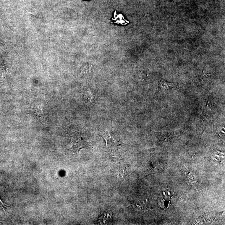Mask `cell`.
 I'll return each instance as SVG.
<instances>
[{
	"label": "cell",
	"mask_w": 225,
	"mask_h": 225,
	"mask_svg": "<svg viewBox=\"0 0 225 225\" xmlns=\"http://www.w3.org/2000/svg\"><path fill=\"white\" fill-rule=\"evenodd\" d=\"M71 149L74 153H78L80 149L85 148L83 139L80 137L71 138Z\"/></svg>",
	"instance_id": "cell-1"
},
{
	"label": "cell",
	"mask_w": 225,
	"mask_h": 225,
	"mask_svg": "<svg viewBox=\"0 0 225 225\" xmlns=\"http://www.w3.org/2000/svg\"><path fill=\"white\" fill-rule=\"evenodd\" d=\"M113 220V214L111 211H106L103 213L98 219V222L100 224H109L111 223Z\"/></svg>",
	"instance_id": "cell-2"
},
{
	"label": "cell",
	"mask_w": 225,
	"mask_h": 225,
	"mask_svg": "<svg viewBox=\"0 0 225 225\" xmlns=\"http://www.w3.org/2000/svg\"><path fill=\"white\" fill-rule=\"evenodd\" d=\"M31 110L35 116L39 120L43 119V114L41 108L38 106L33 104L31 106Z\"/></svg>",
	"instance_id": "cell-3"
},
{
	"label": "cell",
	"mask_w": 225,
	"mask_h": 225,
	"mask_svg": "<svg viewBox=\"0 0 225 225\" xmlns=\"http://www.w3.org/2000/svg\"><path fill=\"white\" fill-rule=\"evenodd\" d=\"M7 71L5 67L0 68V82L5 81L7 78Z\"/></svg>",
	"instance_id": "cell-4"
},
{
	"label": "cell",
	"mask_w": 225,
	"mask_h": 225,
	"mask_svg": "<svg viewBox=\"0 0 225 225\" xmlns=\"http://www.w3.org/2000/svg\"><path fill=\"white\" fill-rule=\"evenodd\" d=\"M102 137H103L106 140V144L107 145L109 141H114V142H116V140L114 139H113L112 137L111 136L110 133L107 131L103 132V133L101 135Z\"/></svg>",
	"instance_id": "cell-5"
},
{
	"label": "cell",
	"mask_w": 225,
	"mask_h": 225,
	"mask_svg": "<svg viewBox=\"0 0 225 225\" xmlns=\"http://www.w3.org/2000/svg\"><path fill=\"white\" fill-rule=\"evenodd\" d=\"M161 87L164 89H171V88H173L174 86V84L173 83H167L164 81L161 82Z\"/></svg>",
	"instance_id": "cell-6"
},
{
	"label": "cell",
	"mask_w": 225,
	"mask_h": 225,
	"mask_svg": "<svg viewBox=\"0 0 225 225\" xmlns=\"http://www.w3.org/2000/svg\"><path fill=\"white\" fill-rule=\"evenodd\" d=\"M8 207L9 206H8L7 205L4 204L2 201L1 200V199H0V208H2L4 210V211L6 212V208H7V207Z\"/></svg>",
	"instance_id": "cell-7"
}]
</instances>
